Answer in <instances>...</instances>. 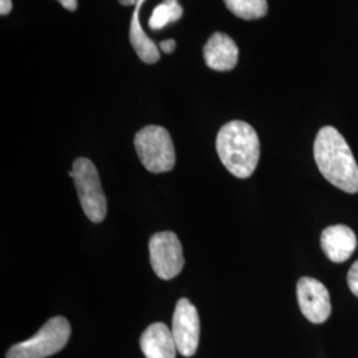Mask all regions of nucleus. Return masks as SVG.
Returning a JSON list of instances; mask_svg holds the SVG:
<instances>
[{
    "mask_svg": "<svg viewBox=\"0 0 358 358\" xmlns=\"http://www.w3.org/2000/svg\"><path fill=\"white\" fill-rule=\"evenodd\" d=\"M313 154L324 178L343 192H358L357 162L345 138L337 129H320L315 140Z\"/></svg>",
    "mask_w": 358,
    "mask_h": 358,
    "instance_id": "f257e3e1",
    "label": "nucleus"
},
{
    "mask_svg": "<svg viewBox=\"0 0 358 358\" xmlns=\"http://www.w3.org/2000/svg\"><path fill=\"white\" fill-rule=\"evenodd\" d=\"M217 152L222 164L238 178L254 174L260 158V141L255 129L243 121H231L219 130Z\"/></svg>",
    "mask_w": 358,
    "mask_h": 358,
    "instance_id": "f03ea898",
    "label": "nucleus"
},
{
    "mask_svg": "<svg viewBox=\"0 0 358 358\" xmlns=\"http://www.w3.org/2000/svg\"><path fill=\"white\" fill-rule=\"evenodd\" d=\"M138 158L146 170L154 174L167 173L176 166V149L166 129L149 125L134 138Z\"/></svg>",
    "mask_w": 358,
    "mask_h": 358,
    "instance_id": "7ed1b4c3",
    "label": "nucleus"
},
{
    "mask_svg": "<svg viewBox=\"0 0 358 358\" xmlns=\"http://www.w3.org/2000/svg\"><path fill=\"white\" fill-rule=\"evenodd\" d=\"M71 325L64 317L56 316L47 321L38 332L11 346L7 358H47L59 353L69 341Z\"/></svg>",
    "mask_w": 358,
    "mask_h": 358,
    "instance_id": "20e7f679",
    "label": "nucleus"
},
{
    "mask_svg": "<svg viewBox=\"0 0 358 358\" xmlns=\"http://www.w3.org/2000/svg\"><path fill=\"white\" fill-rule=\"evenodd\" d=\"M69 176L75 180L81 207L93 223H101L108 211L106 198L97 169L88 158H77Z\"/></svg>",
    "mask_w": 358,
    "mask_h": 358,
    "instance_id": "39448f33",
    "label": "nucleus"
},
{
    "mask_svg": "<svg viewBox=\"0 0 358 358\" xmlns=\"http://www.w3.org/2000/svg\"><path fill=\"white\" fill-rule=\"evenodd\" d=\"M150 263L155 275L162 280L178 276L185 266L182 244L174 232H157L149 242Z\"/></svg>",
    "mask_w": 358,
    "mask_h": 358,
    "instance_id": "423d86ee",
    "label": "nucleus"
},
{
    "mask_svg": "<svg viewBox=\"0 0 358 358\" xmlns=\"http://www.w3.org/2000/svg\"><path fill=\"white\" fill-rule=\"evenodd\" d=\"M173 336L178 353L185 357H192L199 345L201 322L196 308L187 299H180L173 315Z\"/></svg>",
    "mask_w": 358,
    "mask_h": 358,
    "instance_id": "0eeeda50",
    "label": "nucleus"
},
{
    "mask_svg": "<svg viewBox=\"0 0 358 358\" xmlns=\"http://www.w3.org/2000/svg\"><path fill=\"white\" fill-rule=\"evenodd\" d=\"M297 303L301 313L313 324H322L332 312L331 296L327 287L315 278L304 276L297 282Z\"/></svg>",
    "mask_w": 358,
    "mask_h": 358,
    "instance_id": "6e6552de",
    "label": "nucleus"
},
{
    "mask_svg": "<svg viewBox=\"0 0 358 358\" xmlns=\"http://www.w3.org/2000/svg\"><path fill=\"white\" fill-rule=\"evenodd\" d=\"M321 248L329 260L343 263L356 251L357 236L348 226L334 224L322 231Z\"/></svg>",
    "mask_w": 358,
    "mask_h": 358,
    "instance_id": "1a4fd4ad",
    "label": "nucleus"
},
{
    "mask_svg": "<svg viewBox=\"0 0 358 358\" xmlns=\"http://www.w3.org/2000/svg\"><path fill=\"white\" fill-rule=\"evenodd\" d=\"M203 56L208 68L217 72H226L235 68L239 59V50L229 35L215 32L206 43Z\"/></svg>",
    "mask_w": 358,
    "mask_h": 358,
    "instance_id": "9d476101",
    "label": "nucleus"
},
{
    "mask_svg": "<svg viewBox=\"0 0 358 358\" xmlns=\"http://www.w3.org/2000/svg\"><path fill=\"white\" fill-rule=\"evenodd\" d=\"M140 345L146 358H176L178 353L173 332L164 322H154L142 333Z\"/></svg>",
    "mask_w": 358,
    "mask_h": 358,
    "instance_id": "9b49d317",
    "label": "nucleus"
},
{
    "mask_svg": "<svg viewBox=\"0 0 358 358\" xmlns=\"http://www.w3.org/2000/svg\"><path fill=\"white\" fill-rule=\"evenodd\" d=\"M145 0H138L136 4V10L131 16L130 22V44L137 52L138 57L141 59L143 63L146 64H155L159 60V50L155 45L152 38H149L143 29H142L141 23H140V11L143 6Z\"/></svg>",
    "mask_w": 358,
    "mask_h": 358,
    "instance_id": "f8f14e48",
    "label": "nucleus"
},
{
    "mask_svg": "<svg viewBox=\"0 0 358 358\" xmlns=\"http://www.w3.org/2000/svg\"><path fill=\"white\" fill-rule=\"evenodd\" d=\"M183 15V10L178 0H165L159 6L154 8L153 13L149 19V27L153 31H159L169 26L170 23H176Z\"/></svg>",
    "mask_w": 358,
    "mask_h": 358,
    "instance_id": "ddd939ff",
    "label": "nucleus"
},
{
    "mask_svg": "<svg viewBox=\"0 0 358 358\" xmlns=\"http://www.w3.org/2000/svg\"><path fill=\"white\" fill-rule=\"evenodd\" d=\"M231 13L244 20H255L267 15V0H224Z\"/></svg>",
    "mask_w": 358,
    "mask_h": 358,
    "instance_id": "4468645a",
    "label": "nucleus"
},
{
    "mask_svg": "<svg viewBox=\"0 0 358 358\" xmlns=\"http://www.w3.org/2000/svg\"><path fill=\"white\" fill-rule=\"evenodd\" d=\"M348 285L353 294L358 297V260L350 267L348 273Z\"/></svg>",
    "mask_w": 358,
    "mask_h": 358,
    "instance_id": "2eb2a0df",
    "label": "nucleus"
},
{
    "mask_svg": "<svg viewBox=\"0 0 358 358\" xmlns=\"http://www.w3.org/2000/svg\"><path fill=\"white\" fill-rule=\"evenodd\" d=\"M176 47H177V43H176V40H171V38L164 40L159 43V48L166 53H171L176 50Z\"/></svg>",
    "mask_w": 358,
    "mask_h": 358,
    "instance_id": "dca6fc26",
    "label": "nucleus"
},
{
    "mask_svg": "<svg viewBox=\"0 0 358 358\" xmlns=\"http://www.w3.org/2000/svg\"><path fill=\"white\" fill-rule=\"evenodd\" d=\"M13 10V1L11 0H0V13L3 16L8 15Z\"/></svg>",
    "mask_w": 358,
    "mask_h": 358,
    "instance_id": "f3484780",
    "label": "nucleus"
},
{
    "mask_svg": "<svg viewBox=\"0 0 358 358\" xmlns=\"http://www.w3.org/2000/svg\"><path fill=\"white\" fill-rule=\"evenodd\" d=\"M57 1L68 11H75L77 8V0H57Z\"/></svg>",
    "mask_w": 358,
    "mask_h": 358,
    "instance_id": "a211bd4d",
    "label": "nucleus"
},
{
    "mask_svg": "<svg viewBox=\"0 0 358 358\" xmlns=\"http://www.w3.org/2000/svg\"><path fill=\"white\" fill-rule=\"evenodd\" d=\"M122 6H136L138 0H118Z\"/></svg>",
    "mask_w": 358,
    "mask_h": 358,
    "instance_id": "6ab92c4d",
    "label": "nucleus"
}]
</instances>
